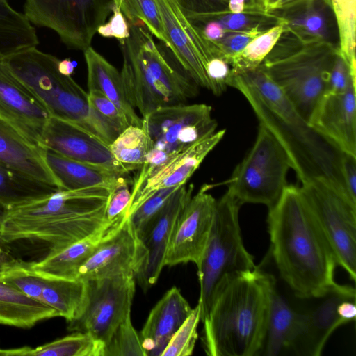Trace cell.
Here are the masks:
<instances>
[{
  "mask_svg": "<svg viewBox=\"0 0 356 356\" xmlns=\"http://www.w3.org/2000/svg\"><path fill=\"white\" fill-rule=\"evenodd\" d=\"M228 86L247 99L259 125L266 128L285 151L301 184L314 179L331 182L351 201L342 175L343 155L300 115L280 88L259 66L232 72Z\"/></svg>",
  "mask_w": 356,
  "mask_h": 356,
  "instance_id": "obj_1",
  "label": "cell"
},
{
  "mask_svg": "<svg viewBox=\"0 0 356 356\" xmlns=\"http://www.w3.org/2000/svg\"><path fill=\"white\" fill-rule=\"evenodd\" d=\"M267 222L274 263L297 297L318 298L337 284L334 253L300 186L286 185Z\"/></svg>",
  "mask_w": 356,
  "mask_h": 356,
  "instance_id": "obj_2",
  "label": "cell"
},
{
  "mask_svg": "<svg viewBox=\"0 0 356 356\" xmlns=\"http://www.w3.org/2000/svg\"><path fill=\"white\" fill-rule=\"evenodd\" d=\"M111 189L93 186L58 189L40 199L12 207L0 219V242L29 241L57 252L104 228Z\"/></svg>",
  "mask_w": 356,
  "mask_h": 356,
  "instance_id": "obj_3",
  "label": "cell"
},
{
  "mask_svg": "<svg viewBox=\"0 0 356 356\" xmlns=\"http://www.w3.org/2000/svg\"><path fill=\"white\" fill-rule=\"evenodd\" d=\"M273 277L256 267L220 280L202 321V342L207 355L260 356L268 324Z\"/></svg>",
  "mask_w": 356,
  "mask_h": 356,
  "instance_id": "obj_4",
  "label": "cell"
},
{
  "mask_svg": "<svg viewBox=\"0 0 356 356\" xmlns=\"http://www.w3.org/2000/svg\"><path fill=\"white\" fill-rule=\"evenodd\" d=\"M120 41V77L125 97L143 117L158 108L183 104L198 94V85L164 42L156 43L142 22L129 24Z\"/></svg>",
  "mask_w": 356,
  "mask_h": 356,
  "instance_id": "obj_5",
  "label": "cell"
},
{
  "mask_svg": "<svg viewBox=\"0 0 356 356\" xmlns=\"http://www.w3.org/2000/svg\"><path fill=\"white\" fill-rule=\"evenodd\" d=\"M3 60L51 117L76 124L108 145L121 133L90 104L88 92L71 76L59 72L57 57L31 47L3 57Z\"/></svg>",
  "mask_w": 356,
  "mask_h": 356,
  "instance_id": "obj_6",
  "label": "cell"
},
{
  "mask_svg": "<svg viewBox=\"0 0 356 356\" xmlns=\"http://www.w3.org/2000/svg\"><path fill=\"white\" fill-rule=\"evenodd\" d=\"M339 53L332 44L302 40L286 27L259 67L309 123Z\"/></svg>",
  "mask_w": 356,
  "mask_h": 356,
  "instance_id": "obj_7",
  "label": "cell"
},
{
  "mask_svg": "<svg viewBox=\"0 0 356 356\" xmlns=\"http://www.w3.org/2000/svg\"><path fill=\"white\" fill-rule=\"evenodd\" d=\"M205 104H179L158 108L143 117L142 127L150 141V148L137 177L131 197L155 171L176 155L216 131L218 123Z\"/></svg>",
  "mask_w": 356,
  "mask_h": 356,
  "instance_id": "obj_8",
  "label": "cell"
},
{
  "mask_svg": "<svg viewBox=\"0 0 356 356\" xmlns=\"http://www.w3.org/2000/svg\"><path fill=\"white\" fill-rule=\"evenodd\" d=\"M241 206L227 191L216 200L208 242L197 267L201 321L207 316L213 291L223 277L257 267L243 241L238 220Z\"/></svg>",
  "mask_w": 356,
  "mask_h": 356,
  "instance_id": "obj_9",
  "label": "cell"
},
{
  "mask_svg": "<svg viewBox=\"0 0 356 356\" xmlns=\"http://www.w3.org/2000/svg\"><path fill=\"white\" fill-rule=\"evenodd\" d=\"M289 159L280 143L259 125L251 149L234 168L227 192L241 205L261 204L271 207L287 185Z\"/></svg>",
  "mask_w": 356,
  "mask_h": 356,
  "instance_id": "obj_10",
  "label": "cell"
},
{
  "mask_svg": "<svg viewBox=\"0 0 356 356\" xmlns=\"http://www.w3.org/2000/svg\"><path fill=\"white\" fill-rule=\"evenodd\" d=\"M300 190L334 253L338 266L356 278V203L331 182L314 179Z\"/></svg>",
  "mask_w": 356,
  "mask_h": 356,
  "instance_id": "obj_11",
  "label": "cell"
},
{
  "mask_svg": "<svg viewBox=\"0 0 356 356\" xmlns=\"http://www.w3.org/2000/svg\"><path fill=\"white\" fill-rule=\"evenodd\" d=\"M85 297L68 330L90 334L104 345L120 324L131 315L135 293L132 274H122L84 281Z\"/></svg>",
  "mask_w": 356,
  "mask_h": 356,
  "instance_id": "obj_12",
  "label": "cell"
},
{
  "mask_svg": "<svg viewBox=\"0 0 356 356\" xmlns=\"http://www.w3.org/2000/svg\"><path fill=\"white\" fill-rule=\"evenodd\" d=\"M113 6L114 0H25L24 14L54 31L69 49L84 51Z\"/></svg>",
  "mask_w": 356,
  "mask_h": 356,
  "instance_id": "obj_13",
  "label": "cell"
},
{
  "mask_svg": "<svg viewBox=\"0 0 356 356\" xmlns=\"http://www.w3.org/2000/svg\"><path fill=\"white\" fill-rule=\"evenodd\" d=\"M193 184L180 186L162 209L136 234L140 245V263L134 275L138 284L147 290L157 282L177 221L192 197Z\"/></svg>",
  "mask_w": 356,
  "mask_h": 356,
  "instance_id": "obj_14",
  "label": "cell"
},
{
  "mask_svg": "<svg viewBox=\"0 0 356 356\" xmlns=\"http://www.w3.org/2000/svg\"><path fill=\"white\" fill-rule=\"evenodd\" d=\"M211 185H204L192 196L175 226L165 255L164 265L200 264L214 218L216 200L208 193Z\"/></svg>",
  "mask_w": 356,
  "mask_h": 356,
  "instance_id": "obj_15",
  "label": "cell"
},
{
  "mask_svg": "<svg viewBox=\"0 0 356 356\" xmlns=\"http://www.w3.org/2000/svg\"><path fill=\"white\" fill-rule=\"evenodd\" d=\"M140 263V245L129 217L111 226L79 270L83 281L122 274L135 275Z\"/></svg>",
  "mask_w": 356,
  "mask_h": 356,
  "instance_id": "obj_16",
  "label": "cell"
},
{
  "mask_svg": "<svg viewBox=\"0 0 356 356\" xmlns=\"http://www.w3.org/2000/svg\"><path fill=\"white\" fill-rule=\"evenodd\" d=\"M41 147L68 159L103 167L120 175L131 171L112 155L109 145L73 122L50 117L44 129Z\"/></svg>",
  "mask_w": 356,
  "mask_h": 356,
  "instance_id": "obj_17",
  "label": "cell"
},
{
  "mask_svg": "<svg viewBox=\"0 0 356 356\" xmlns=\"http://www.w3.org/2000/svg\"><path fill=\"white\" fill-rule=\"evenodd\" d=\"M50 117L44 105L14 76L0 56V118L42 148L43 131Z\"/></svg>",
  "mask_w": 356,
  "mask_h": 356,
  "instance_id": "obj_18",
  "label": "cell"
},
{
  "mask_svg": "<svg viewBox=\"0 0 356 356\" xmlns=\"http://www.w3.org/2000/svg\"><path fill=\"white\" fill-rule=\"evenodd\" d=\"M314 309L302 312L299 330L291 347L296 355L320 356L334 331L347 323L337 312L339 304L345 300L356 299L354 287L336 284Z\"/></svg>",
  "mask_w": 356,
  "mask_h": 356,
  "instance_id": "obj_19",
  "label": "cell"
},
{
  "mask_svg": "<svg viewBox=\"0 0 356 356\" xmlns=\"http://www.w3.org/2000/svg\"><path fill=\"white\" fill-rule=\"evenodd\" d=\"M356 85L340 93L323 95L309 121L342 152L356 156Z\"/></svg>",
  "mask_w": 356,
  "mask_h": 356,
  "instance_id": "obj_20",
  "label": "cell"
},
{
  "mask_svg": "<svg viewBox=\"0 0 356 356\" xmlns=\"http://www.w3.org/2000/svg\"><path fill=\"white\" fill-rule=\"evenodd\" d=\"M225 134L222 129L196 142L155 171L131 197L127 217L157 190L186 184Z\"/></svg>",
  "mask_w": 356,
  "mask_h": 356,
  "instance_id": "obj_21",
  "label": "cell"
},
{
  "mask_svg": "<svg viewBox=\"0 0 356 356\" xmlns=\"http://www.w3.org/2000/svg\"><path fill=\"white\" fill-rule=\"evenodd\" d=\"M192 309L177 287L166 291L149 312L140 334L147 356L162 355Z\"/></svg>",
  "mask_w": 356,
  "mask_h": 356,
  "instance_id": "obj_22",
  "label": "cell"
},
{
  "mask_svg": "<svg viewBox=\"0 0 356 356\" xmlns=\"http://www.w3.org/2000/svg\"><path fill=\"white\" fill-rule=\"evenodd\" d=\"M154 1L168 47L195 82L209 90L205 70L191 40L194 24L185 17L176 0Z\"/></svg>",
  "mask_w": 356,
  "mask_h": 356,
  "instance_id": "obj_23",
  "label": "cell"
},
{
  "mask_svg": "<svg viewBox=\"0 0 356 356\" xmlns=\"http://www.w3.org/2000/svg\"><path fill=\"white\" fill-rule=\"evenodd\" d=\"M272 13L282 17L286 27L304 40L323 41L339 47V34L330 0H305Z\"/></svg>",
  "mask_w": 356,
  "mask_h": 356,
  "instance_id": "obj_24",
  "label": "cell"
},
{
  "mask_svg": "<svg viewBox=\"0 0 356 356\" xmlns=\"http://www.w3.org/2000/svg\"><path fill=\"white\" fill-rule=\"evenodd\" d=\"M0 161L33 179L58 187L56 178L46 163L44 149L32 144L1 118Z\"/></svg>",
  "mask_w": 356,
  "mask_h": 356,
  "instance_id": "obj_25",
  "label": "cell"
},
{
  "mask_svg": "<svg viewBox=\"0 0 356 356\" xmlns=\"http://www.w3.org/2000/svg\"><path fill=\"white\" fill-rule=\"evenodd\" d=\"M270 303L263 356H278L291 350L298 334L302 312L293 309L280 293L273 276L270 286Z\"/></svg>",
  "mask_w": 356,
  "mask_h": 356,
  "instance_id": "obj_26",
  "label": "cell"
},
{
  "mask_svg": "<svg viewBox=\"0 0 356 356\" xmlns=\"http://www.w3.org/2000/svg\"><path fill=\"white\" fill-rule=\"evenodd\" d=\"M83 52L88 90H97L102 92L115 105L129 126L142 127L143 119L125 97L118 70L91 46Z\"/></svg>",
  "mask_w": 356,
  "mask_h": 356,
  "instance_id": "obj_27",
  "label": "cell"
},
{
  "mask_svg": "<svg viewBox=\"0 0 356 356\" xmlns=\"http://www.w3.org/2000/svg\"><path fill=\"white\" fill-rule=\"evenodd\" d=\"M44 154L60 189L104 186L111 190L117 179L122 176L103 167L68 159L48 149H44Z\"/></svg>",
  "mask_w": 356,
  "mask_h": 356,
  "instance_id": "obj_28",
  "label": "cell"
},
{
  "mask_svg": "<svg viewBox=\"0 0 356 356\" xmlns=\"http://www.w3.org/2000/svg\"><path fill=\"white\" fill-rule=\"evenodd\" d=\"M108 228L72 243L38 261H32L33 270L45 279H78L80 268L92 254Z\"/></svg>",
  "mask_w": 356,
  "mask_h": 356,
  "instance_id": "obj_29",
  "label": "cell"
},
{
  "mask_svg": "<svg viewBox=\"0 0 356 356\" xmlns=\"http://www.w3.org/2000/svg\"><path fill=\"white\" fill-rule=\"evenodd\" d=\"M56 316L50 306L0 282V324L30 328L40 321Z\"/></svg>",
  "mask_w": 356,
  "mask_h": 356,
  "instance_id": "obj_30",
  "label": "cell"
},
{
  "mask_svg": "<svg viewBox=\"0 0 356 356\" xmlns=\"http://www.w3.org/2000/svg\"><path fill=\"white\" fill-rule=\"evenodd\" d=\"M60 189L33 179L0 161V219L6 210L44 197Z\"/></svg>",
  "mask_w": 356,
  "mask_h": 356,
  "instance_id": "obj_31",
  "label": "cell"
},
{
  "mask_svg": "<svg viewBox=\"0 0 356 356\" xmlns=\"http://www.w3.org/2000/svg\"><path fill=\"white\" fill-rule=\"evenodd\" d=\"M39 44L36 31L24 13L0 0V56H7Z\"/></svg>",
  "mask_w": 356,
  "mask_h": 356,
  "instance_id": "obj_32",
  "label": "cell"
},
{
  "mask_svg": "<svg viewBox=\"0 0 356 356\" xmlns=\"http://www.w3.org/2000/svg\"><path fill=\"white\" fill-rule=\"evenodd\" d=\"M86 283L75 279H46L42 289V302L52 307L57 316L67 322L77 314L84 300Z\"/></svg>",
  "mask_w": 356,
  "mask_h": 356,
  "instance_id": "obj_33",
  "label": "cell"
},
{
  "mask_svg": "<svg viewBox=\"0 0 356 356\" xmlns=\"http://www.w3.org/2000/svg\"><path fill=\"white\" fill-rule=\"evenodd\" d=\"M104 348L90 334L74 332L37 348L24 346L13 349L12 353L23 356H104Z\"/></svg>",
  "mask_w": 356,
  "mask_h": 356,
  "instance_id": "obj_34",
  "label": "cell"
},
{
  "mask_svg": "<svg viewBox=\"0 0 356 356\" xmlns=\"http://www.w3.org/2000/svg\"><path fill=\"white\" fill-rule=\"evenodd\" d=\"M150 148V141L142 127L129 125L109 145L113 157L131 170L140 168Z\"/></svg>",
  "mask_w": 356,
  "mask_h": 356,
  "instance_id": "obj_35",
  "label": "cell"
},
{
  "mask_svg": "<svg viewBox=\"0 0 356 356\" xmlns=\"http://www.w3.org/2000/svg\"><path fill=\"white\" fill-rule=\"evenodd\" d=\"M339 34V51L356 76V0H330Z\"/></svg>",
  "mask_w": 356,
  "mask_h": 356,
  "instance_id": "obj_36",
  "label": "cell"
},
{
  "mask_svg": "<svg viewBox=\"0 0 356 356\" xmlns=\"http://www.w3.org/2000/svg\"><path fill=\"white\" fill-rule=\"evenodd\" d=\"M285 29L286 23L280 24L255 37L239 54L230 59L229 65L232 72H244L258 67Z\"/></svg>",
  "mask_w": 356,
  "mask_h": 356,
  "instance_id": "obj_37",
  "label": "cell"
},
{
  "mask_svg": "<svg viewBox=\"0 0 356 356\" xmlns=\"http://www.w3.org/2000/svg\"><path fill=\"white\" fill-rule=\"evenodd\" d=\"M45 281L33 270L32 262L14 258L0 268V282L42 302Z\"/></svg>",
  "mask_w": 356,
  "mask_h": 356,
  "instance_id": "obj_38",
  "label": "cell"
},
{
  "mask_svg": "<svg viewBox=\"0 0 356 356\" xmlns=\"http://www.w3.org/2000/svg\"><path fill=\"white\" fill-rule=\"evenodd\" d=\"M129 24L143 23L152 35L168 46L154 0H114Z\"/></svg>",
  "mask_w": 356,
  "mask_h": 356,
  "instance_id": "obj_39",
  "label": "cell"
},
{
  "mask_svg": "<svg viewBox=\"0 0 356 356\" xmlns=\"http://www.w3.org/2000/svg\"><path fill=\"white\" fill-rule=\"evenodd\" d=\"M209 20L217 21L227 31H247L254 29L266 30L273 26L286 23L280 16L274 13L268 12L243 13L226 12L216 15L207 21Z\"/></svg>",
  "mask_w": 356,
  "mask_h": 356,
  "instance_id": "obj_40",
  "label": "cell"
},
{
  "mask_svg": "<svg viewBox=\"0 0 356 356\" xmlns=\"http://www.w3.org/2000/svg\"><path fill=\"white\" fill-rule=\"evenodd\" d=\"M201 321L199 303L170 340L161 356H189L193 354L198 338L197 327Z\"/></svg>",
  "mask_w": 356,
  "mask_h": 356,
  "instance_id": "obj_41",
  "label": "cell"
},
{
  "mask_svg": "<svg viewBox=\"0 0 356 356\" xmlns=\"http://www.w3.org/2000/svg\"><path fill=\"white\" fill-rule=\"evenodd\" d=\"M147 356L140 334L134 327L129 315L117 327L105 346L104 356Z\"/></svg>",
  "mask_w": 356,
  "mask_h": 356,
  "instance_id": "obj_42",
  "label": "cell"
},
{
  "mask_svg": "<svg viewBox=\"0 0 356 356\" xmlns=\"http://www.w3.org/2000/svg\"><path fill=\"white\" fill-rule=\"evenodd\" d=\"M131 199L128 181L125 175L120 176L111 190L105 211V221L108 227L120 222L127 216Z\"/></svg>",
  "mask_w": 356,
  "mask_h": 356,
  "instance_id": "obj_43",
  "label": "cell"
},
{
  "mask_svg": "<svg viewBox=\"0 0 356 356\" xmlns=\"http://www.w3.org/2000/svg\"><path fill=\"white\" fill-rule=\"evenodd\" d=\"M179 187L157 190L129 216L136 233L162 209L170 196Z\"/></svg>",
  "mask_w": 356,
  "mask_h": 356,
  "instance_id": "obj_44",
  "label": "cell"
},
{
  "mask_svg": "<svg viewBox=\"0 0 356 356\" xmlns=\"http://www.w3.org/2000/svg\"><path fill=\"white\" fill-rule=\"evenodd\" d=\"M185 17L195 24L228 12L225 0H176Z\"/></svg>",
  "mask_w": 356,
  "mask_h": 356,
  "instance_id": "obj_45",
  "label": "cell"
},
{
  "mask_svg": "<svg viewBox=\"0 0 356 356\" xmlns=\"http://www.w3.org/2000/svg\"><path fill=\"white\" fill-rule=\"evenodd\" d=\"M264 31L254 29L247 31H227L220 40L213 42L223 58L229 64L233 56L239 54L251 40Z\"/></svg>",
  "mask_w": 356,
  "mask_h": 356,
  "instance_id": "obj_46",
  "label": "cell"
},
{
  "mask_svg": "<svg viewBox=\"0 0 356 356\" xmlns=\"http://www.w3.org/2000/svg\"><path fill=\"white\" fill-rule=\"evenodd\" d=\"M352 83L356 85V76L352 74L348 65L339 53L330 72L323 95L342 92Z\"/></svg>",
  "mask_w": 356,
  "mask_h": 356,
  "instance_id": "obj_47",
  "label": "cell"
},
{
  "mask_svg": "<svg viewBox=\"0 0 356 356\" xmlns=\"http://www.w3.org/2000/svg\"><path fill=\"white\" fill-rule=\"evenodd\" d=\"M90 104L110 120L121 132L129 126L115 105L97 90H88Z\"/></svg>",
  "mask_w": 356,
  "mask_h": 356,
  "instance_id": "obj_48",
  "label": "cell"
},
{
  "mask_svg": "<svg viewBox=\"0 0 356 356\" xmlns=\"http://www.w3.org/2000/svg\"><path fill=\"white\" fill-rule=\"evenodd\" d=\"M112 13L108 22L100 25L97 33L105 38H115L119 42L122 41L130 35L129 23L117 5L114 4Z\"/></svg>",
  "mask_w": 356,
  "mask_h": 356,
  "instance_id": "obj_49",
  "label": "cell"
},
{
  "mask_svg": "<svg viewBox=\"0 0 356 356\" xmlns=\"http://www.w3.org/2000/svg\"><path fill=\"white\" fill-rule=\"evenodd\" d=\"M341 170L347 192L350 198L356 202V156L343 153Z\"/></svg>",
  "mask_w": 356,
  "mask_h": 356,
  "instance_id": "obj_50",
  "label": "cell"
},
{
  "mask_svg": "<svg viewBox=\"0 0 356 356\" xmlns=\"http://www.w3.org/2000/svg\"><path fill=\"white\" fill-rule=\"evenodd\" d=\"M225 1L228 12L232 13L266 12L264 0H225Z\"/></svg>",
  "mask_w": 356,
  "mask_h": 356,
  "instance_id": "obj_51",
  "label": "cell"
},
{
  "mask_svg": "<svg viewBox=\"0 0 356 356\" xmlns=\"http://www.w3.org/2000/svg\"><path fill=\"white\" fill-rule=\"evenodd\" d=\"M195 24L202 29L204 36L213 42L220 40L227 32L222 25L216 20H209L203 23Z\"/></svg>",
  "mask_w": 356,
  "mask_h": 356,
  "instance_id": "obj_52",
  "label": "cell"
},
{
  "mask_svg": "<svg viewBox=\"0 0 356 356\" xmlns=\"http://www.w3.org/2000/svg\"><path fill=\"white\" fill-rule=\"evenodd\" d=\"M339 316L347 323L355 321L356 318L355 299H348L341 301L337 307Z\"/></svg>",
  "mask_w": 356,
  "mask_h": 356,
  "instance_id": "obj_53",
  "label": "cell"
},
{
  "mask_svg": "<svg viewBox=\"0 0 356 356\" xmlns=\"http://www.w3.org/2000/svg\"><path fill=\"white\" fill-rule=\"evenodd\" d=\"M77 63L76 61L71 60L67 58L63 60H60L58 64V69L59 72L65 76H71L74 71V68Z\"/></svg>",
  "mask_w": 356,
  "mask_h": 356,
  "instance_id": "obj_54",
  "label": "cell"
},
{
  "mask_svg": "<svg viewBox=\"0 0 356 356\" xmlns=\"http://www.w3.org/2000/svg\"><path fill=\"white\" fill-rule=\"evenodd\" d=\"M282 0H264L265 10L266 12L272 13L278 8Z\"/></svg>",
  "mask_w": 356,
  "mask_h": 356,
  "instance_id": "obj_55",
  "label": "cell"
},
{
  "mask_svg": "<svg viewBox=\"0 0 356 356\" xmlns=\"http://www.w3.org/2000/svg\"><path fill=\"white\" fill-rule=\"evenodd\" d=\"M14 257L6 250L0 247V268L6 262L12 260Z\"/></svg>",
  "mask_w": 356,
  "mask_h": 356,
  "instance_id": "obj_56",
  "label": "cell"
},
{
  "mask_svg": "<svg viewBox=\"0 0 356 356\" xmlns=\"http://www.w3.org/2000/svg\"><path fill=\"white\" fill-rule=\"evenodd\" d=\"M304 1L305 0H282L277 10L284 9Z\"/></svg>",
  "mask_w": 356,
  "mask_h": 356,
  "instance_id": "obj_57",
  "label": "cell"
},
{
  "mask_svg": "<svg viewBox=\"0 0 356 356\" xmlns=\"http://www.w3.org/2000/svg\"><path fill=\"white\" fill-rule=\"evenodd\" d=\"M0 350H1V348H0Z\"/></svg>",
  "mask_w": 356,
  "mask_h": 356,
  "instance_id": "obj_58",
  "label": "cell"
}]
</instances>
